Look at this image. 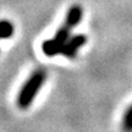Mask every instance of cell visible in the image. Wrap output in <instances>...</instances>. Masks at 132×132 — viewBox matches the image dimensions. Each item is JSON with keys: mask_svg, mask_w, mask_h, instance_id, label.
Masks as SVG:
<instances>
[{"mask_svg": "<svg viewBox=\"0 0 132 132\" xmlns=\"http://www.w3.org/2000/svg\"><path fill=\"white\" fill-rule=\"evenodd\" d=\"M86 42H87V37L83 36V34H77V36H73V37L69 38L67 42L64 44L60 54L65 55L69 59H73L76 56V54H77V50L82 45H85Z\"/></svg>", "mask_w": 132, "mask_h": 132, "instance_id": "cell-3", "label": "cell"}, {"mask_svg": "<svg viewBox=\"0 0 132 132\" xmlns=\"http://www.w3.org/2000/svg\"><path fill=\"white\" fill-rule=\"evenodd\" d=\"M70 38V28L62 26L57 29L55 37L52 39H48L42 44V50L47 56H54L61 53V49L64 44Z\"/></svg>", "mask_w": 132, "mask_h": 132, "instance_id": "cell-2", "label": "cell"}, {"mask_svg": "<svg viewBox=\"0 0 132 132\" xmlns=\"http://www.w3.org/2000/svg\"><path fill=\"white\" fill-rule=\"evenodd\" d=\"M45 77H47L45 71L42 69L36 70L29 76V78L22 86V88L19 93V97H17V104H19L20 108L27 109L32 104L36 95L42 88L43 83L45 82Z\"/></svg>", "mask_w": 132, "mask_h": 132, "instance_id": "cell-1", "label": "cell"}, {"mask_svg": "<svg viewBox=\"0 0 132 132\" xmlns=\"http://www.w3.org/2000/svg\"><path fill=\"white\" fill-rule=\"evenodd\" d=\"M81 17H82V9L78 5H73L71 6L69 12L66 15V21H65V26L69 28H73L77 24L80 23Z\"/></svg>", "mask_w": 132, "mask_h": 132, "instance_id": "cell-4", "label": "cell"}, {"mask_svg": "<svg viewBox=\"0 0 132 132\" xmlns=\"http://www.w3.org/2000/svg\"><path fill=\"white\" fill-rule=\"evenodd\" d=\"M122 128L125 132H132V105L126 110L122 119Z\"/></svg>", "mask_w": 132, "mask_h": 132, "instance_id": "cell-6", "label": "cell"}, {"mask_svg": "<svg viewBox=\"0 0 132 132\" xmlns=\"http://www.w3.org/2000/svg\"><path fill=\"white\" fill-rule=\"evenodd\" d=\"M14 33V26L9 21H0V39L10 38Z\"/></svg>", "mask_w": 132, "mask_h": 132, "instance_id": "cell-5", "label": "cell"}]
</instances>
